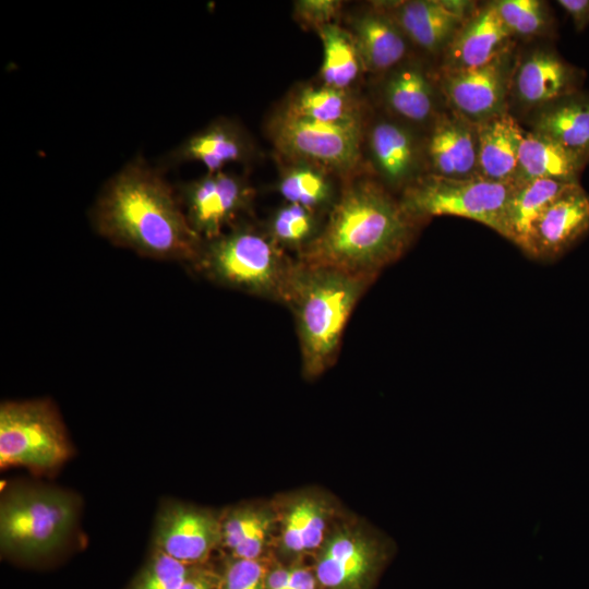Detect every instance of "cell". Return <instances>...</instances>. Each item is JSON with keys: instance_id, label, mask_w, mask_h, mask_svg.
Here are the masks:
<instances>
[{"instance_id": "6da1fadb", "label": "cell", "mask_w": 589, "mask_h": 589, "mask_svg": "<svg viewBox=\"0 0 589 589\" xmlns=\"http://www.w3.org/2000/svg\"><path fill=\"white\" fill-rule=\"evenodd\" d=\"M89 216L100 237L152 260L191 266L203 244L187 219L176 187L141 154L104 183Z\"/></svg>"}, {"instance_id": "7a4b0ae2", "label": "cell", "mask_w": 589, "mask_h": 589, "mask_svg": "<svg viewBox=\"0 0 589 589\" xmlns=\"http://www.w3.org/2000/svg\"><path fill=\"white\" fill-rule=\"evenodd\" d=\"M414 224L399 200L361 172L341 181L318 236L296 260L373 277L407 248Z\"/></svg>"}, {"instance_id": "3957f363", "label": "cell", "mask_w": 589, "mask_h": 589, "mask_svg": "<svg viewBox=\"0 0 589 589\" xmlns=\"http://www.w3.org/2000/svg\"><path fill=\"white\" fill-rule=\"evenodd\" d=\"M372 278L294 261L281 303L294 317L305 376L316 377L335 362L346 324Z\"/></svg>"}, {"instance_id": "277c9868", "label": "cell", "mask_w": 589, "mask_h": 589, "mask_svg": "<svg viewBox=\"0 0 589 589\" xmlns=\"http://www.w3.org/2000/svg\"><path fill=\"white\" fill-rule=\"evenodd\" d=\"M294 261L265 228L242 220L217 238L203 240L190 267L223 287L281 302Z\"/></svg>"}, {"instance_id": "5b68a950", "label": "cell", "mask_w": 589, "mask_h": 589, "mask_svg": "<svg viewBox=\"0 0 589 589\" xmlns=\"http://www.w3.org/2000/svg\"><path fill=\"white\" fill-rule=\"evenodd\" d=\"M515 183L445 178L423 173L401 191L399 203L414 221L433 216L468 218L503 232L504 213Z\"/></svg>"}, {"instance_id": "8992f818", "label": "cell", "mask_w": 589, "mask_h": 589, "mask_svg": "<svg viewBox=\"0 0 589 589\" xmlns=\"http://www.w3.org/2000/svg\"><path fill=\"white\" fill-rule=\"evenodd\" d=\"M74 498L49 488L10 491L0 505L2 550L21 556L47 554L59 546L73 527Z\"/></svg>"}, {"instance_id": "52a82bcc", "label": "cell", "mask_w": 589, "mask_h": 589, "mask_svg": "<svg viewBox=\"0 0 589 589\" xmlns=\"http://www.w3.org/2000/svg\"><path fill=\"white\" fill-rule=\"evenodd\" d=\"M267 132L280 160L313 164L341 180L362 172L364 127L317 122L280 109Z\"/></svg>"}, {"instance_id": "ba28073f", "label": "cell", "mask_w": 589, "mask_h": 589, "mask_svg": "<svg viewBox=\"0 0 589 589\" xmlns=\"http://www.w3.org/2000/svg\"><path fill=\"white\" fill-rule=\"evenodd\" d=\"M64 425L47 399L4 401L0 406V466L53 468L70 455Z\"/></svg>"}, {"instance_id": "9c48e42d", "label": "cell", "mask_w": 589, "mask_h": 589, "mask_svg": "<svg viewBox=\"0 0 589 589\" xmlns=\"http://www.w3.org/2000/svg\"><path fill=\"white\" fill-rule=\"evenodd\" d=\"M176 189L191 228L203 240L217 238L242 221L255 197L247 178L226 170L206 172Z\"/></svg>"}, {"instance_id": "30bf717a", "label": "cell", "mask_w": 589, "mask_h": 589, "mask_svg": "<svg viewBox=\"0 0 589 589\" xmlns=\"http://www.w3.org/2000/svg\"><path fill=\"white\" fill-rule=\"evenodd\" d=\"M509 83L506 53L479 68L443 70L440 87L453 110L477 124L505 111Z\"/></svg>"}, {"instance_id": "8fae6325", "label": "cell", "mask_w": 589, "mask_h": 589, "mask_svg": "<svg viewBox=\"0 0 589 589\" xmlns=\"http://www.w3.org/2000/svg\"><path fill=\"white\" fill-rule=\"evenodd\" d=\"M409 43L429 53L443 52L472 14L468 1L405 0L373 2Z\"/></svg>"}, {"instance_id": "7c38bea8", "label": "cell", "mask_w": 589, "mask_h": 589, "mask_svg": "<svg viewBox=\"0 0 589 589\" xmlns=\"http://www.w3.org/2000/svg\"><path fill=\"white\" fill-rule=\"evenodd\" d=\"M255 146L244 128L233 119L218 118L191 134L157 163L169 169L185 163H199L207 172L224 170L230 164H250Z\"/></svg>"}, {"instance_id": "4fadbf2b", "label": "cell", "mask_w": 589, "mask_h": 589, "mask_svg": "<svg viewBox=\"0 0 589 589\" xmlns=\"http://www.w3.org/2000/svg\"><path fill=\"white\" fill-rule=\"evenodd\" d=\"M363 143L373 169L388 187L402 191L423 175V144L405 124L380 119L364 130Z\"/></svg>"}, {"instance_id": "5bb4252c", "label": "cell", "mask_w": 589, "mask_h": 589, "mask_svg": "<svg viewBox=\"0 0 589 589\" xmlns=\"http://www.w3.org/2000/svg\"><path fill=\"white\" fill-rule=\"evenodd\" d=\"M423 151L428 173L456 179L479 176L477 124L454 110L436 116Z\"/></svg>"}, {"instance_id": "9a60e30c", "label": "cell", "mask_w": 589, "mask_h": 589, "mask_svg": "<svg viewBox=\"0 0 589 589\" xmlns=\"http://www.w3.org/2000/svg\"><path fill=\"white\" fill-rule=\"evenodd\" d=\"M220 539L216 518L193 507L170 504L157 520L156 550L188 565L205 560Z\"/></svg>"}, {"instance_id": "2e32d148", "label": "cell", "mask_w": 589, "mask_h": 589, "mask_svg": "<svg viewBox=\"0 0 589 589\" xmlns=\"http://www.w3.org/2000/svg\"><path fill=\"white\" fill-rule=\"evenodd\" d=\"M512 37L495 3H489L470 15L443 51L442 70L485 65L507 53Z\"/></svg>"}, {"instance_id": "e0dca14e", "label": "cell", "mask_w": 589, "mask_h": 589, "mask_svg": "<svg viewBox=\"0 0 589 589\" xmlns=\"http://www.w3.org/2000/svg\"><path fill=\"white\" fill-rule=\"evenodd\" d=\"M582 72L556 52L539 49L529 53L515 72V95L519 103L541 108L579 91Z\"/></svg>"}, {"instance_id": "ac0fdd59", "label": "cell", "mask_w": 589, "mask_h": 589, "mask_svg": "<svg viewBox=\"0 0 589 589\" xmlns=\"http://www.w3.org/2000/svg\"><path fill=\"white\" fill-rule=\"evenodd\" d=\"M346 28L354 40L364 71L387 73L406 61L409 40L373 2L369 9L352 13Z\"/></svg>"}, {"instance_id": "d6986e66", "label": "cell", "mask_w": 589, "mask_h": 589, "mask_svg": "<svg viewBox=\"0 0 589 589\" xmlns=\"http://www.w3.org/2000/svg\"><path fill=\"white\" fill-rule=\"evenodd\" d=\"M589 230V194L581 188L566 191L538 219L530 255L554 257L566 251Z\"/></svg>"}, {"instance_id": "ffe728a7", "label": "cell", "mask_w": 589, "mask_h": 589, "mask_svg": "<svg viewBox=\"0 0 589 589\" xmlns=\"http://www.w3.org/2000/svg\"><path fill=\"white\" fill-rule=\"evenodd\" d=\"M377 563L374 546L359 536L342 532L325 545L315 567L316 579L329 589L360 588Z\"/></svg>"}, {"instance_id": "44dd1931", "label": "cell", "mask_w": 589, "mask_h": 589, "mask_svg": "<svg viewBox=\"0 0 589 589\" xmlns=\"http://www.w3.org/2000/svg\"><path fill=\"white\" fill-rule=\"evenodd\" d=\"M478 173L481 178L515 183L518 154L525 131L504 111L477 123Z\"/></svg>"}, {"instance_id": "7402d4cb", "label": "cell", "mask_w": 589, "mask_h": 589, "mask_svg": "<svg viewBox=\"0 0 589 589\" xmlns=\"http://www.w3.org/2000/svg\"><path fill=\"white\" fill-rule=\"evenodd\" d=\"M388 110L401 120L423 124L436 118V96L432 81L421 64L404 61L388 71L382 86Z\"/></svg>"}, {"instance_id": "603a6c76", "label": "cell", "mask_w": 589, "mask_h": 589, "mask_svg": "<svg viewBox=\"0 0 589 589\" xmlns=\"http://www.w3.org/2000/svg\"><path fill=\"white\" fill-rule=\"evenodd\" d=\"M576 185L579 182L551 179L516 184L505 208L502 236L530 254L534 226L541 214L554 200Z\"/></svg>"}, {"instance_id": "cb8c5ba5", "label": "cell", "mask_w": 589, "mask_h": 589, "mask_svg": "<svg viewBox=\"0 0 589 589\" xmlns=\"http://www.w3.org/2000/svg\"><path fill=\"white\" fill-rule=\"evenodd\" d=\"M532 127L589 164V93L577 91L539 108Z\"/></svg>"}, {"instance_id": "d4e9b609", "label": "cell", "mask_w": 589, "mask_h": 589, "mask_svg": "<svg viewBox=\"0 0 589 589\" xmlns=\"http://www.w3.org/2000/svg\"><path fill=\"white\" fill-rule=\"evenodd\" d=\"M284 111L317 122L364 127L363 107L351 91L318 84H304L291 92L283 108Z\"/></svg>"}, {"instance_id": "484cf974", "label": "cell", "mask_w": 589, "mask_h": 589, "mask_svg": "<svg viewBox=\"0 0 589 589\" xmlns=\"http://www.w3.org/2000/svg\"><path fill=\"white\" fill-rule=\"evenodd\" d=\"M588 163L546 135L525 132L518 154L515 184L538 179L579 182Z\"/></svg>"}, {"instance_id": "4316f807", "label": "cell", "mask_w": 589, "mask_h": 589, "mask_svg": "<svg viewBox=\"0 0 589 589\" xmlns=\"http://www.w3.org/2000/svg\"><path fill=\"white\" fill-rule=\"evenodd\" d=\"M283 161L277 190L288 203L300 204L326 215L336 202L340 187L330 171L304 161Z\"/></svg>"}, {"instance_id": "83f0119b", "label": "cell", "mask_w": 589, "mask_h": 589, "mask_svg": "<svg viewBox=\"0 0 589 589\" xmlns=\"http://www.w3.org/2000/svg\"><path fill=\"white\" fill-rule=\"evenodd\" d=\"M316 33L323 46L321 83L338 89L351 91L364 70L352 36L340 23L326 25Z\"/></svg>"}, {"instance_id": "f1b7e54d", "label": "cell", "mask_w": 589, "mask_h": 589, "mask_svg": "<svg viewBox=\"0 0 589 589\" xmlns=\"http://www.w3.org/2000/svg\"><path fill=\"white\" fill-rule=\"evenodd\" d=\"M325 216L300 204L285 202L269 217L265 230L287 253L299 256L318 236Z\"/></svg>"}, {"instance_id": "f546056e", "label": "cell", "mask_w": 589, "mask_h": 589, "mask_svg": "<svg viewBox=\"0 0 589 589\" xmlns=\"http://www.w3.org/2000/svg\"><path fill=\"white\" fill-rule=\"evenodd\" d=\"M325 518L322 507L313 500L303 498L289 510L283 530V542L291 552L312 550L323 540Z\"/></svg>"}, {"instance_id": "4dcf8cb0", "label": "cell", "mask_w": 589, "mask_h": 589, "mask_svg": "<svg viewBox=\"0 0 589 589\" xmlns=\"http://www.w3.org/2000/svg\"><path fill=\"white\" fill-rule=\"evenodd\" d=\"M512 36L530 37L544 33L551 24L550 12L539 0H501L494 2Z\"/></svg>"}, {"instance_id": "1f68e13d", "label": "cell", "mask_w": 589, "mask_h": 589, "mask_svg": "<svg viewBox=\"0 0 589 589\" xmlns=\"http://www.w3.org/2000/svg\"><path fill=\"white\" fill-rule=\"evenodd\" d=\"M192 572L190 565L155 550L131 589H178Z\"/></svg>"}, {"instance_id": "d6a6232c", "label": "cell", "mask_w": 589, "mask_h": 589, "mask_svg": "<svg viewBox=\"0 0 589 589\" xmlns=\"http://www.w3.org/2000/svg\"><path fill=\"white\" fill-rule=\"evenodd\" d=\"M342 8L344 2L339 0H297L292 15L303 28L317 32L326 25L339 23Z\"/></svg>"}, {"instance_id": "836d02e7", "label": "cell", "mask_w": 589, "mask_h": 589, "mask_svg": "<svg viewBox=\"0 0 589 589\" xmlns=\"http://www.w3.org/2000/svg\"><path fill=\"white\" fill-rule=\"evenodd\" d=\"M220 589H266L264 566L257 560L236 558L226 567Z\"/></svg>"}, {"instance_id": "e575fe53", "label": "cell", "mask_w": 589, "mask_h": 589, "mask_svg": "<svg viewBox=\"0 0 589 589\" xmlns=\"http://www.w3.org/2000/svg\"><path fill=\"white\" fill-rule=\"evenodd\" d=\"M263 516L264 514L250 509H240L230 514L220 526L225 545L232 552Z\"/></svg>"}, {"instance_id": "d590c367", "label": "cell", "mask_w": 589, "mask_h": 589, "mask_svg": "<svg viewBox=\"0 0 589 589\" xmlns=\"http://www.w3.org/2000/svg\"><path fill=\"white\" fill-rule=\"evenodd\" d=\"M269 520L264 515L241 543L232 551L236 558L256 560L262 552Z\"/></svg>"}, {"instance_id": "8d00e7d4", "label": "cell", "mask_w": 589, "mask_h": 589, "mask_svg": "<svg viewBox=\"0 0 589 589\" xmlns=\"http://www.w3.org/2000/svg\"><path fill=\"white\" fill-rule=\"evenodd\" d=\"M557 3L570 17L577 32L589 26V0H558Z\"/></svg>"}, {"instance_id": "74e56055", "label": "cell", "mask_w": 589, "mask_h": 589, "mask_svg": "<svg viewBox=\"0 0 589 589\" xmlns=\"http://www.w3.org/2000/svg\"><path fill=\"white\" fill-rule=\"evenodd\" d=\"M314 575L305 568H290V574L283 589H315Z\"/></svg>"}, {"instance_id": "f35d334b", "label": "cell", "mask_w": 589, "mask_h": 589, "mask_svg": "<svg viewBox=\"0 0 589 589\" xmlns=\"http://www.w3.org/2000/svg\"><path fill=\"white\" fill-rule=\"evenodd\" d=\"M178 589H213V582L205 573L193 570Z\"/></svg>"}, {"instance_id": "ab89813d", "label": "cell", "mask_w": 589, "mask_h": 589, "mask_svg": "<svg viewBox=\"0 0 589 589\" xmlns=\"http://www.w3.org/2000/svg\"><path fill=\"white\" fill-rule=\"evenodd\" d=\"M290 568H276L266 577L267 589H283L288 580Z\"/></svg>"}]
</instances>
